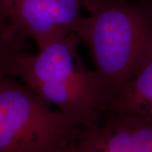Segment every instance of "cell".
Returning a JSON list of instances; mask_svg holds the SVG:
<instances>
[{
	"label": "cell",
	"mask_w": 152,
	"mask_h": 152,
	"mask_svg": "<svg viewBox=\"0 0 152 152\" xmlns=\"http://www.w3.org/2000/svg\"><path fill=\"white\" fill-rule=\"evenodd\" d=\"M0 26H4V27H8L5 24H4V23H3V22L1 21V20H0Z\"/></svg>",
	"instance_id": "cell-9"
},
{
	"label": "cell",
	"mask_w": 152,
	"mask_h": 152,
	"mask_svg": "<svg viewBox=\"0 0 152 152\" xmlns=\"http://www.w3.org/2000/svg\"><path fill=\"white\" fill-rule=\"evenodd\" d=\"M69 152H152V119L106 113L98 124L80 132Z\"/></svg>",
	"instance_id": "cell-5"
},
{
	"label": "cell",
	"mask_w": 152,
	"mask_h": 152,
	"mask_svg": "<svg viewBox=\"0 0 152 152\" xmlns=\"http://www.w3.org/2000/svg\"><path fill=\"white\" fill-rule=\"evenodd\" d=\"M25 39L14 36L7 28L0 26V80L11 76V64L22 50Z\"/></svg>",
	"instance_id": "cell-7"
},
{
	"label": "cell",
	"mask_w": 152,
	"mask_h": 152,
	"mask_svg": "<svg viewBox=\"0 0 152 152\" xmlns=\"http://www.w3.org/2000/svg\"><path fill=\"white\" fill-rule=\"evenodd\" d=\"M108 112L135 114L152 119V54L109 100L106 113Z\"/></svg>",
	"instance_id": "cell-6"
},
{
	"label": "cell",
	"mask_w": 152,
	"mask_h": 152,
	"mask_svg": "<svg viewBox=\"0 0 152 152\" xmlns=\"http://www.w3.org/2000/svg\"><path fill=\"white\" fill-rule=\"evenodd\" d=\"M75 32L58 38L34 54H17L10 75L82 129L98 124L107 112L108 96L97 74L79 53Z\"/></svg>",
	"instance_id": "cell-1"
},
{
	"label": "cell",
	"mask_w": 152,
	"mask_h": 152,
	"mask_svg": "<svg viewBox=\"0 0 152 152\" xmlns=\"http://www.w3.org/2000/svg\"><path fill=\"white\" fill-rule=\"evenodd\" d=\"M75 33L91 55L108 102L152 54L151 13L131 0H103L82 17Z\"/></svg>",
	"instance_id": "cell-2"
},
{
	"label": "cell",
	"mask_w": 152,
	"mask_h": 152,
	"mask_svg": "<svg viewBox=\"0 0 152 152\" xmlns=\"http://www.w3.org/2000/svg\"><path fill=\"white\" fill-rule=\"evenodd\" d=\"M82 130L20 80H0V152H69Z\"/></svg>",
	"instance_id": "cell-3"
},
{
	"label": "cell",
	"mask_w": 152,
	"mask_h": 152,
	"mask_svg": "<svg viewBox=\"0 0 152 152\" xmlns=\"http://www.w3.org/2000/svg\"><path fill=\"white\" fill-rule=\"evenodd\" d=\"M81 9L79 0H0V20L14 34L31 38L39 49L75 32Z\"/></svg>",
	"instance_id": "cell-4"
},
{
	"label": "cell",
	"mask_w": 152,
	"mask_h": 152,
	"mask_svg": "<svg viewBox=\"0 0 152 152\" xmlns=\"http://www.w3.org/2000/svg\"><path fill=\"white\" fill-rule=\"evenodd\" d=\"M84 10L88 12V14H91L96 11L101 5L103 0H79Z\"/></svg>",
	"instance_id": "cell-8"
}]
</instances>
